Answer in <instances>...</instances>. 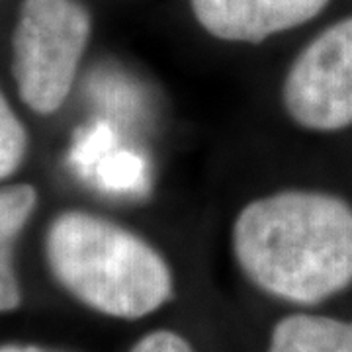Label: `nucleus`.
Segmentation results:
<instances>
[{
	"label": "nucleus",
	"mask_w": 352,
	"mask_h": 352,
	"mask_svg": "<svg viewBox=\"0 0 352 352\" xmlns=\"http://www.w3.org/2000/svg\"><path fill=\"white\" fill-rule=\"evenodd\" d=\"M28 147L22 122L16 118L10 104L0 94V180L20 166Z\"/></svg>",
	"instance_id": "nucleus-9"
},
{
	"label": "nucleus",
	"mask_w": 352,
	"mask_h": 352,
	"mask_svg": "<svg viewBox=\"0 0 352 352\" xmlns=\"http://www.w3.org/2000/svg\"><path fill=\"white\" fill-rule=\"evenodd\" d=\"M45 252L61 286L108 317H147L175 294L173 270L159 249L102 215L61 214L47 231Z\"/></svg>",
	"instance_id": "nucleus-2"
},
{
	"label": "nucleus",
	"mask_w": 352,
	"mask_h": 352,
	"mask_svg": "<svg viewBox=\"0 0 352 352\" xmlns=\"http://www.w3.org/2000/svg\"><path fill=\"white\" fill-rule=\"evenodd\" d=\"M0 352H51L39 346H30V344H4L0 346Z\"/></svg>",
	"instance_id": "nucleus-12"
},
{
	"label": "nucleus",
	"mask_w": 352,
	"mask_h": 352,
	"mask_svg": "<svg viewBox=\"0 0 352 352\" xmlns=\"http://www.w3.org/2000/svg\"><path fill=\"white\" fill-rule=\"evenodd\" d=\"M329 0H192L198 24L214 38L231 43H261L307 24Z\"/></svg>",
	"instance_id": "nucleus-5"
},
{
	"label": "nucleus",
	"mask_w": 352,
	"mask_h": 352,
	"mask_svg": "<svg viewBox=\"0 0 352 352\" xmlns=\"http://www.w3.org/2000/svg\"><path fill=\"white\" fill-rule=\"evenodd\" d=\"M38 194L30 184L0 188V311H10L20 303V288L14 272V241L36 210Z\"/></svg>",
	"instance_id": "nucleus-7"
},
{
	"label": "nucleus",
	"mask_w": 352,
	"mask_h": 352,
	"mask_svg": "<svg viewBox=\"0 0 352 352\" xmlns=\"http://www.w3.org/2000/svg\"><path fill=\"white\" fill-rule=\"evenodd\" d=\"M90 38V16L75 0H24L14 32V78L38 113L57 112L69 98Z\"/></svg>",
	"instance_id": "nucleus-3"
},
{
	"label": "nucleus",
	"mask_w": 352,
	"mask_h": 352,
	"mask_svg": "<svg viewBox=\"0 0 352 352\" xmlns=\"http://www.w3.org/2000/svg\"><path fill=\"white\" fill-rule=\"evenodd\" d=\"M266 352H352V321L315 314L280 319Z\"/></svg>",
	"instance_id": "nucleus-6"
},
{
	"label": "nucleus",
	"mask_w": 352,
	"mask_h": 352,
	"mask_svg": "<svg viewBox=\"0 0 352 352\" xmlns=\"http://www.w3.org/2000/svg\"><path fill=\"white\" fill-rule=\"evenodd\" d=\"M116 147L118 145H116L112 129L106 124H96L78 135L73 153H71V163L80 175L90 178L96 164Z\"/></svg>",
	"instance_id": "nucleus-10"
},
{
	"label": "nucleus",
	"mask_w": 352,
	"mask_h": 352,
	"mask_svg": "<svg viewBox=\"0 0 352 352\" xmlns=\"http://www.w3.org/2000/svg\"><path fill=\"white\" fill-rule=\"evenodd\" d=\"M231 249L264 294L300 305L325 302L352 284V206L321 190L264 194L235 215Z\"/></svg>",
	"instance_id": "nucleus-1"
},
{
	"label": "nucleus",
	"mask_w": 352,
	"mask_h": 352,
	"mask_svg": "<svg viewBox=\"0 0 352 352\" xmlns=\"http://www.w3.org/2000/svg\"><path fill=\"white\" fill-rule=\"evenodd\" d=\"M129 352H194V349L182 335L161 329L141 337Z\"/></svg>",
	"instance_id": "nucleus-11"
},
{
	"label": "nucleus",
	"mask_w": 352,
	"mask_h": 352,
	"mask_svg": "<svg viewBox=\"0 0 352 352\" xmlns=\"http://www.w3.org/2000/svg\"><path fill=\"white\" fill-rule=\"evenodd\" d=\"M282 106L307 131L352 126V16L329 25L298 53L282 82Z\"/></svg>",
	"instance_id": "nucleus-4"
},
{
	"label": "nucleus",
	"mask_w": 352,
	"mask_h": 352,
	"mask_svg": "<svg viewBox=\"0 0 352 352\" xmlns=\"http://www.w3.org/2000/svg\"><path fill=\"white\" fill-rule=\"evenodd\" d=\"M90 178H94L100 186L113 192L133 190L138 188L143 178V163L135 155L116 147L96 164Z\"/></svg>",
	"instance_id": "nucleus-8"
}]
</instances>
